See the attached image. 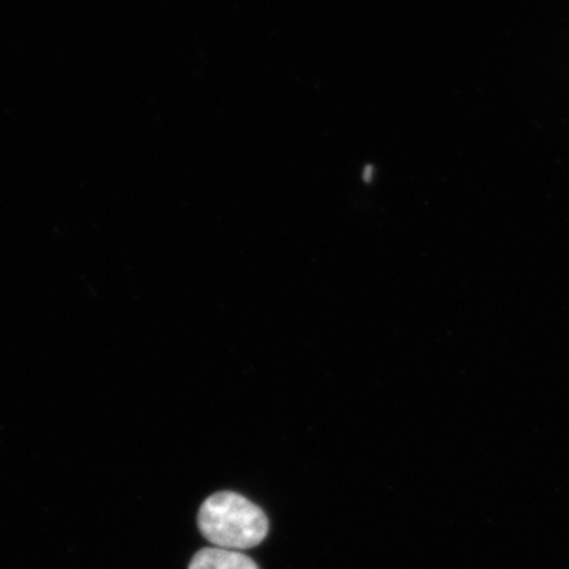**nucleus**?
<instances>
[{"label": "nucleus", "mask_w": 569, "mask_h": 569, "mask_svg": "<svg viewBox=\"0 0 569 569\" xmlns=\"http://www.w3.org/2000/svg\"><path fill=\"white\" fill-rule=\"evenodd\" d=\"M203 537L217 548L252 549L268 537L269 522L263 509L234 492L213 493L198 515Z\"/></svg>", "instance_id": "1"}, {"label": "nucleus", "mask_w": 569, "mask_h": 569, "mask_svg": "<svg viewBox=\"0 0 569 569\" xmlns=\"http://www.w3.org/2000/svg\"><path fill=\"white\" fill-rule=\"evenodd\" d=\"M189 569H258V567L250 557L239 550L208 548L200 550L193 557Z\"/></svg>", "instance_id": "2"}]
</instances>
